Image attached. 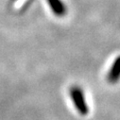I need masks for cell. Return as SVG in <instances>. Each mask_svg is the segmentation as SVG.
Instances as JSON below:
<instances>
[{
	"instance_id": "1",
	"label": "cell",
	"mask_w": 120,
	"mask_h": 120,
	"mask_svg": "<svg viewBox=\"0 0 120 120\" xmlns=\"http://www.w3.org/2000/svg\"><path fill=\"white\" fill-rule=\"evenodd\" d=\"M69 95L79 113L81 115H87L89 112V107L85 100L82 89L79 86H72L69 90Z\"/></svg>"
},
{
	"instance_id": "2",
	"label": "cell",
	"mask_w": 120,
	"mask_h": 120,
	"mask_svg": "<svg viewBox=\"0 0 120 120\" xmlns=\"http://www.w3.org/2000/svg\"><path fill=\"white\" fill-rule=\"evenodd\" d=\"M119 79H120V56L115 58L110 68V71L107 74V81L111 84H114L118 82Z\"/></svg>"
},
{
	"instance_id": "3",
	"label": "cell",
	"mask_w": 120,
	"mask_h": 120,
	"mask_svg": "<svg viewBox=\"0 0 120 120\" xmlns=\"http://www.w3.org/2000/svg\"><path fill=\"white\" fill-rule=\"evenodd\" d=\"M50 10L57 17H63L67 12V8L62 0H47Z\"/></svg>"
}]
</instances>
